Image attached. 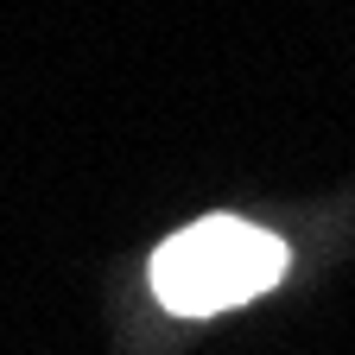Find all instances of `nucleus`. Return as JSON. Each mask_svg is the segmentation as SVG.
I'll use <instances>...</instances> for the list:
<instances>
[{
  "instance_id": "1",
  "label": "nucleus",
  "mask_w": 355,
  "mask_h": 355,
  "mask_svg": "<svg viewBox=\"0 0 355 355\" xmlns=\"http://www.w3.org/2000/svg\"><path fill=\"white\" fill-rule=\"evenodd\" d=\"M286 260L292 248L273 229H254L241 216H203L153 254L146 279L171 318H216V311H235L260 292H273Z\"/></svg>"
}]
</instances>
